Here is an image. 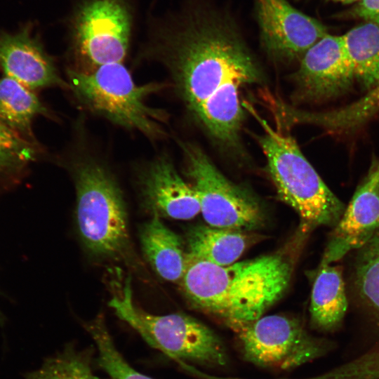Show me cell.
<instances>
[{"instance_id": "obj_1", "label": "cell", "mask_w": 379, "mask_h": 379, "mask_svg": "<svg viewBox=\"0 0 379 379\" xmlns=\"http://www.w3.org/2000/svg\"><path fill=\"white\" fill-rule=\"evenodd\" d=\"M165 41V53L189 112L222 149L237 152L245 119L242 91L260 69L227 11L189 3Z\"/></svg>"}, {"instance_id": "obj_2", "label": "cell", "mask_w": 379, "mask_h": 379, "mask_svg": "<svg viewBox=\"0 0 379 379\" xmlns=\"http://www.w3.org/2000/svg\"><path fill=\"white\" fill-rule=\"evenodd\" d=\"M291 274V262L281 253L227 266L186 255V269L180 282L192 305L236 327L261 317L281 297Z\"/></svg>"}, {"instance_id": "obj_3", "label": "cell", "mask_w": 379, "mask_h": 379, "mask_svg": "<svg viewBox=\"0 0 379 379\" xmlns=\"http://www.w3.org/2000/svg\"><path fill=\"white\" fill-rule=\"evenodd\" d=\"M260 122L263 133L258 140L267 170L283 201L298 214L305 232L321 225L335 226L345 207L304 157L296 141L277 124L272 128L245 105Z\"/></svg>"}, {"instance_id": "obj_4", "label": "cell", "mask_w": 379, "mask_h": 379, "mask_svg": "<svg viewBox=\"0 0 379 379\" xmlns=\"http://www.w3.org/2000/svg\"><path fill=\"white\" fill-rule=\"evenodd\" d=\"M68 77L77 98L93 112L149 138L164 134L161 124L165 114L146 104L147 96L162 88L160 84L136 85L122 62L91 71L69 70Z\"/></svg>"}, {"instance_id": "obj_5", "label": "cell", "mask_w": 379, "mask_h": 379, "mask_svg": "<svg viewBox=\"0 0 379 379\" xmlns=\"http://www.w3.org/2000/svg\"><path fill=\"white\" fill-rule=\"evenodd\" d=\"M77 222L86 248L92 255L109 258L122 253L129 242L126 206L114 178L92 160L74 171Z\"/></svg>"}, {"instance_id": "obj_6", "label": "cell", "mask_w": 379, "mask_h": 379, "mask_svg": "<svg viewBox=\"0 0 379 379\" xmlns=\"http://www.w3.org/2000/svg\"><path fill=\"white\" fill-rule=\"evenodd\" d=\"M109 305L149 345L171 357L214 366L227 361L222 341L204 324L184 314L154 315L138 307L133 300L130 277Z\"/></svg>"}, {"instance_id": "obj_7", "label": "cell", "mask_w": 379, "mask_h": 379, "mask_svg": "<svg viewBox=\"0 0 379 379\" xmlns=\"http://www.w3.org/2000/svg\"><path fill=\"white\" fill-rule=\"evenodd\" d=\"M182 149L187 173L208 225L244 230L261 225L263 214L260 205L248 190L229 180L198 147L183 144Z\"/></svg>"}, {"instance_id": "obj_8", "label": "cell", "mask_w": 379, "mask_h": 379, "mask_svg": "<svg viewBox=\"0 0 379 379\" xmlns=\"http://www.w3.org/2000/svg\"><path fill=\"white\" fill-rule=\"evenodd\" d=\"M131 31V15L121 0H86L77 9L73 20L75 53L91 70L122 62L128 49Z\"/></svg>"}, {"instance_id": "obj_9", "label": "cell", "mask_w": 379, "mask_h": 379, "mask_svg": "<svg viewBox=\"0 0 379 379\" xmlns=\"http://www.w3.org/2000/svg\"><path fill=\"white\" fill-rule=\"evenodd\" d=\"M236 327L246 360L264 366L290 368L324 354L328 344L309 335L296 319L261 317Z\"/></svg>"}, {"instance_id": "obj_10", "label": "cell", "mask_w": 379, "mask_h": 379, "mask_svg": "<svg viewBox=\"0 0 379 379\" xmlns=\"http://www.w3.org/2000/svg\"><path fill=\"white\" fill-rule=\"evenodd\" d=\"M253 4L261 45L273 59L289 62L301 58L328 34L323 24L286 0H253Z\"/></svg>"}, {"instance_id": "obj_11", "label": "cell", "mask_w": 379, "mask_h": 379, "mask_svg": "<svg viewBox=\"0 0 379 379\" xmlns=\"http://www.w3.org/2000/svg\"><path fill=\"white\" fill-rule=\"evenodd\" d=\"M293 77L297 101H322L349 89L354 74L342 36L327 34L311 46Z\"/></svg>"}, {"instance_id": "obj_12", "label": "cell", "mask_w": 379, "mask_h": 379, "mask_svg": "<svg viewBox=\"0 0 379 379\" xmlns=\"http://www.w3.org/2000/svg\"><path fill=\"white\" fill-rule=\"evenodd\" d=\"M379 231V161H373L329 236L321 261L331 264L360 249Z\"/></svg>"}, {"instance_id": "obj_13", "label": "cell", "mask_w": 379, "mask_h": 379, "mask_svg": "<svg viewBox=\"0 0 379 379\" xmlns=\"http://www.w3.org/2000/svg\"><path fill=\"white\" fill-rule=\"evenodd\" d=\"M0 72L32 91L67 86L31 24L0 31Z\"/></svg>"}, {"instance_id": "obj_14", "label": "cell", "mask_w": 379, "mask_h": 379, "mask_svg": "<svg viewBox=\"0 0 379 379\" xmlns=\"http://www.w3.org/2000/svg\"><path fill=\"white\" fill-rule=\"evenodd\" d=\"M145 206L153 215L176 220H190L201 212L194 188L178 173L170 159L161 157L141 175Z\"/></svg>"}, {"instance_id": "obj_15", "label": "cell", "mask_w": 379, "mask_h": 379, "mask_svg": "<svg viewBox=\"0 0 379 379\" xmlns=\"http://www.w3.org/2000/svg\"><path fill=\"white\" fill-rule=\"evenodd\" d=\"M144 255L155 272L169 281H180L186 269V253L180 237L166 227L159 216L145 223L140 231Z\"/></svg>"}, {"instance_id": "obj_16", "label": "cell", "mask_w": 379, "mask_h": 379, "mask_svg": "<svg viewBox=\"0 0 379 379\" xmlns=\"http://www.w3.org/2000/svg\"><path fill=\"white\" fill-rule=\"evenodd\" d=\"M39 116L50 113L34 91L12 78L0 77V123L24 140L39 145L32 130Z\"/></svg>"}, {"instance_id": "obj_17", "label": "cell", "mask_w": 379, "mask_h": 379, "mask_svg": "<svg viewBox=\"0 0 379 379\" xmlns=\"http://www.w3.org/2000/svg\"><path fill=\"white\" fill-rule=\"evenodd\" d=\"M347 308L341 268L321 262L311 294V323L321 330H333L342 321Z\"/></svg>"}, {"instance_id": "obj_18", "label": "cell", "mask_w": 379, "mask_h": 379, "mask_svg": "<svg viewBox=\"0 0 379 379\" xmlns=\"http://www.w3.org/2000/svg\"><path fill=\"white\" fill-rule=\"evenodd\" d=\"M249 239L241 230L198 225L187 234L186 255L216 265L227 266L241 257L249 244Z\"/></svg>"}, {"instance_id": "obj_19", "label": "cell", "mask_w": 379, "mask_h": 379, "mask_svg": "<svg viewBox=\"0 0 379 379\" xmlns=\"http://www.w3.org/2000/svg\"><path fill=\"white\" fill-rule=\"evenodd\" d=\"M354 78L366 88L379 84V25L366 22L342 36Z\"/></svg>"}, {"instance_id": "obj_20", "label": "cell", "mask_w": 379, "mask_h": 379, "mask_svg": "<svg viewBox=\"0 0 379 379\" xmlns=\"http://www.w3.org/2000/svg\"><path fill=\"white\" fill-rule=\"evenodd\" d=\"M41 154L39 145L24 140L0 123V192L18 186Z\"/></svg>"}, {"instance_id": "obj_21", "label": "cell", "mask_w": 379, "mask_h": 379, "mask_svg": "<svg viewBox=\"0 0 379 379\" xmlns=\"http://www.w3.org/2000/svg\"><path fill=\"white\" fill-rule=\"evenodd\" d=\"M354 284L363 303L379 323V231L360 248Z\"/></svg>"}, {"instance_id": "obj_22", "label": "cell", "mask_w": 379, "mask_h": 379, "mask_svg": "<svg viewBox=\"0 0 379 379\" xmlns=\"http://www.w3.org/2000/svg\"><path fill=\"white\" fill-rule=\"evenodd\" d=\"M85 328L97 345L99 366L111 379H153L135 371L125 361L114 344L102 315L86 323Z\"/></svg>"}, {"instance_id": "obj_23", "label": "cell", "mask_w": 379, "mask_h": 379, "mask_svg": "<svg viewBox=\"0 0 379 379\" xmlns=\"http://www.w3.org/2000/svg\"><path fill=\"white\" fill-rule=\"evenodd\" d=\"M23 379H102L95 375L86 352L68 347L47 359L41 367L27 373Z\"/></svg>"}, {"instance_id": "obj_24", "label": "cell", "mask_w": 379, "mask_h": 379, "mask_svg": "<svg viewBox=\"0 0 379 379\" xmlns=\"http://www.w3.org/2000/svg\"><path fill=\"white\" fill-rule=\"evenodd\" d=\"M355 14L379 25V0H360L355 8Z\"/></svg>"}, {"instance_id": "obj_25", "label": "cell", "mask_w": 379, "mask_h": 379, "mask_svg": "<svg viewBox=\"0 0 379 379\" xmlns=\"http://www.w3.org/2000/svg\"><path fill=\"white\" fill-rule=\"evenodd\" d=\"M331 1L348 4V3H352L357 1H360V0H331Z\"/></svg>"}, {"instance_id": "obj_26", "label": "cell", "mask_w": 379, "mask_h": 379, "mask_svg": "<svg viewBox=\"0 0 379 379\" xmlns=\"http://www.w3.org/2000/svg\"><path fill=\"white\" fill-rule=\"evenodd\" d=\"M2 321H4V317L0 312V322L1 323Z\"/></svg>"}]
</instances>
